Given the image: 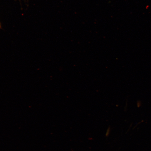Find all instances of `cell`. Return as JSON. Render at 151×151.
Segmentation results:
<instances>
[{"label": "cell", "mask_w": 151, "mask_h": 151, "mask_svg": "<svg viewBox=\"0 0 151 151\" xmlns=\"http://www.w3.org/2000/svg\"><path fill=\"white\" fill-rule=\"evenodd\" d=\"M1 28V23H0V28Z\"/></svg>", "instance_id": "6da1fadb"}]
</instances>
